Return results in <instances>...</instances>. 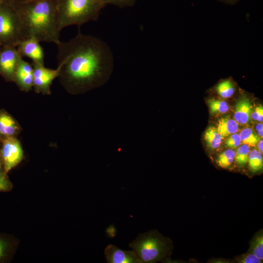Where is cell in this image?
Masks as SVG:
<instances>
[{"mask_svg": "<svg viewBox=\"0 0 263 263\" xmlns=\"http://www.w3.org/2000/svg\"><path fill=\"white\" fill-rule=\"evenodd\" d=\"M56 45L59 77L69 92L84 93L108 81L113 71V56L105 42L79 31L69 41Z\"/></svg>", "mask_w": 263, "mask_h": 263, "instance_id": "cell-1", "label": "cell"}, {"mask_svg": "<svg viewBox=\"0 0 263 263\" xmlns=\"http://www.w3.org/2000/svg\"><path fill=\"white\" fill-rule=\"evenodd\" d=\"M57 0H35L12 4L18 14L23 38H33L39 42L58 43Z\"/></svg>", "mask_w": 263, "mask_h": 263, "instance_id": "cell-2", "label": "cell"}, {"mask_svg": "<svg viewBox=\"0 0 263 263\" xmlns=\"http://www.w3.org/2000/svg\"><path fill=\"white\" fill-rule=\"evenodd\" d=\"M106 5L103 0H57L58 31L69 26H80L90 21H96Z\"/></svg>", "mask_w": 263, "mask_h": 263, "instance_id": "cell-3", "label": "cell"}, {"mask_svg": "<svg viewBox=\"0 0 263 263\" xmlns=\"http://www.w3.org/2000/svg\"><path fill=\"white\" fill-rule=\"evenodd\" d=\"M141 263H152L165 258L169 250L168 241L156 231L140 234L130 244Z\"/></svg>", "mask_w": 263, "mask_h": 263, "instance_id": "cell-4", "label": "cell"}, {"mask_svg": "<svg viewBox=\"0 0 263 263\" xmlns=\"http://www.w3.org/2000/svg\"><path fill=\"white\" fill-rule=\"evenodd\" d=\"M23 39L20 19L14 7L9 2L0 5V42L15 47Z\"/></svg>", "mask_w": 263, "mask_h": 263, "instance_id": "cell-5", "label": "cell"}, {"mask_svg": "<svg viewBox=\"0 0 263 263\" xmlns=\"http://www.w3.org/2000/svg\"><path fill=\"white\" fill-rule=\"evenodd\" d=\"M0 154L3 171L7 173L22 160L23 150L19 142L16 137L1 140Z\"/></svg>", "mask_w": 263, "mask_h": 263, "instance_id": "cell-6", "label": "cell"}, {"mask_svg": "<svg viewBox=\"0 0 263 263\" xmlns=\"http://www.w3.org/2000/svg\"><path fill=\"white\" fill-rule=\"evenodd\" d=\"M33 87L37 93L50 94V86L53 81L60 74V67L56 69L46 68L44 64L33 63Z\"/></svg>", "mask_w": 263, "mask_h": 263, "instance_id": "cell-7", "label": "cell"}, {"mask_svg": "<svg viewBox=\"0 0 263 263\" xmlns=\"http://www.w3.org/2000/svg\"><path fill=\"white\" fill-rule=\"evenodd\" d=\"M22 58L15 47L5 46L0 51V74L6 79L14 80L16 69Z\"/></svg>", "mask_w": 263, "mask_h": 263, "instance_id": "cell-8", "label": "cell"}, {"mask_svg": "<svg viewBox=\"0 0 263 263\" xmlns=\"http://www.w3.org/2000/svg\"><path fill=\"white\" fill-rule=\"evenodd\" d=\"M39 42L35 38H27L18 44L17 50L22 57H27L33 63L44 64V51Z\"/></svg>", "mask_w": 263, "mask_h": 263, "instance_id": "cell-9", "label": "cell"}, {"mask_svg": "<svg viewBox=\"0 0 263 263\" xmlns=\"http://www.w3.org/2000/svg\"><path fill=\"white\" fill-rule=\"evenodd\" d=\"M14 81L21 90L28 92L33 87V68L22 58L16 69Z\"/></svg>", "mask_w": 263, "mask_h": 263, "instance_id": "cell-10", "label": "cell"}, {"mask_svg": "<svg viewBox=\"0 0 263 263\" xmlns=\"http://www.w3.org/2000/svg\"><path fill=\"white\" fill-rule=\"evenodd\" d=\"M104 254L109 263H141L133 250H124L113 244L106 247Z\"/></svg>", "mask_w": 263, "mask_h": 263, "instance_id": "cell-11", "label": "cell"}, {"mask_svg": "<svg viewBox=\"0 0 263 263\" xmlns=\"http://www.w3.org/2000/svg\"><path fill=\"white\" fill-rule=\"evenodd\" d=\"M19 130L14 118L4 110H0V138L16 137Z\"/></svg>", "mask_w": 263, "mask_h": 263, "instance_id": "cell-12", "label": "cell"}, {"mask_svg": "<svg viewBox=\"0 0 263 263\" xmlns=\"http://www.w3.org/2000/svg\"><path fill=\"white\" fill-rule=\"evenodd\" d=\"M234 114V120L240 124H245L250 120L252 107L249 99L245 97H241L237 101Z\"/></svg>", "mask_w": 263, "mask_h": 263, "instance_id": "cell-13", "label": "cell"}, {"mask_svg": "<svg viewBox=\"0 0 263 263\" xmlns=\"http://www.w3.org/2000/svg\"><path fill=\"white\" fill-rule=\"evenodd\" d=\"M222 137L236 133L239 130L238 123L234 119L225 117L219 119L216 128Z\"/></svg>", "mask_w": 263, "mask_h": 263, "instance_id": "cell-14", "label": "cell"}, {"mask_svg": "<svg viewBox=\"0 0 263 263\" xmlns=\"http://www.w3.org/2000/svg\"><path fill=\"white\" fill-rule=\"evenodd\" d=\"M222 138L216 128L213 127L207 128L204 134V139L207 146L211 149H216L219 147Z\"/></svg>", "mask_w": 263, "mask_h": 263, "instance_id": "cell-15", "label": "cell"}, {"mask_svg": "<svg viewBox=\"0 0 263 263\" xmlns=\"http://www.w3.org/2000/svg\"><path fill=\"white\" fill-rule=\"evenodd\" d=\"M247 162L252 171L256 172L260 171L263 166L262 153L257 150H252L249 153Z\"/></svg>", "mask_w": 263, "mask_h": 263, "instance_id": "cell-16", "label": "cell"}, {"mask_svg": "<svg viewBox=\"0 0 263 263\" xmlns=\"http://www.w3.org/2000/svg\"><path fill=\"white\" fill-rule=\"evenodd\" d=\"M249 252L254 254L260 260H263V234L262 230L257 233L253 238Z\"/></svg>", "mask_w": 263, "mask_h": 263, "instance_id": "cell-17", "label": "cell"}, {"mask_svg": "<svg viewBox=\"0 0 263 263\" xmlns=\"http://www.w3.org/2000/svg\"><path fill=\"white\" fill-rule=\"evenodd\" d=\"M216 90L218 94L224 98L231 97L235 92L234 83L230 79H226L220 82Z\"/></svg>", "mask_w": 263, "mask_h": 263, "instance_id": "cell-18", "label": "cell"}, {"mask_svg": "<svg viewBox=\"0 0 263 263\" xmlns=\"http://www.w3.org/2000/svg\"><path fill=\"white\" fill-rule=\"evenodd\" d=\"M241 140L249 147H254L260 141V137L255 133L252 129L246 128L243 129L239 134Z\"/></svg>", "mask_w": 263, "mask_h": 263, "instance_id": "cell-19", "label": "cell"}, {"mask_svg": "<svg viewBox=\"0 0 263 263\" xmlns=\"http://www.w3.org/2000/svg\"><path fill=\"white\" fill-rule=\"evenodd\" d=\"M235 156V151L228 149L221 153L217 159V163L222 168H229L233 163Z\"/></svg>", "mask_w": 263, "mask_h": 263, "instance_id": "cell-20", "label": "cell"}, {"mask_svg": "<svg viewBox=\"0 0 263 263\" xmlns=\"http://www.w3.org/2000/svg\"><path fill=\"white\" fill-rule=\"evenodd\" d=\"M211 113H225L229 110L226 101L216 99H210L207 101Z\"/></svg>", "mask_w": 263, "mask_h": 263, "instance_id": "cell-21", "label": "cell"}, {"mask_svg": "<svg viewBox=\"0 0 263 263\" xmlns=\"http://www.w3.org/2000/svg\"><path fill=\"white\" fill-rule=\"evenodd\" d=\"M249 147L245 144L240 146L235 152L236 163L241 167L244 166L248 162Z\"/></svg>", "mask_w": 263, "mask_h": 263, "instance_id": "cell-22", "label": "cell"}, {"mask_svg": "<svg viewBox=\"0 0 263 263\" xmlns=\"http://www.w3.org/2000/svg\"><path fill=\"white\" fill-rule=\"evenodd\" d=\"M236 260L238 263H260L263 261L254 254L250 252L237 257Z\"/></svg>", "mask_w": 263, "mask_h": 263, "instance_id": "cell-23", "label": "cell"}, {"mask_svg": "<svg viewBox=\"0 0 263 263\" xmlns=\"http://www.w3.org/2000/svg\"><path fill=\"white\" fill-rule=\"evenodd\" d=\"M6 174L4 171H0V191H9L13 188L12 184Z\"/></svg>", "mask_w": 263, "mask_h": 263, "instance_id": "cell-24", "label": "cell"}, {"mask_svg": "<svg viewBox=\"0 0 263 263\" xmlns=\"http://www.w3.org/2000/svg\"><path fill=\"white\" fill-rule=\"evenodd\" d=\"M107 5V4H112L118 6L120 8H125L127 7H132L133 6L136 0H103Z\"/></svg>", "mask_w": 263, "mask_h": 263, "instance_id": "cell-25", "label": "cell"}, {"mask_svg": "<svg viewBox=\"0 0 263 263\" xmlns=\"http://www.w3.org/2000/svg\"><path fill=\"white\" fill-rule=\"evenodd\" d=\"M241 143L240 135L238 133H234L227 138L225 145L230 149H234L239 147Z\"/></svg>", "mask_w": 263, "mask_h": 263, "instance_id": "cell-26", "label": "cell"}, {"mask_svg": "<svg viewBox=\"0 0 263 263\" xmlns=\"http://www.w3.org/2000/svg\"><path fill=\"white\" fill-rule=\"evenodd\" d=\"M251 117L252 118L261 122L263 121V108L262 105H260L256 108L253 113H251Z\"/></svg>", "mask_w": 263, "mask_h": 263, "instance_id": "cell-27", "label": "cell"}, {"mask_svg": "<svg viewBox=\"0 0 263 263\" xmlns=\"http://www.w3.org/2000/svg\"><path fill=\"white\" fill-rule=\"evenodd\" d=\"M8 246V243L0 238V260L6 255Z\"/></svg>", "mask_w": 263, "mask_h": 263, "instance_id": "cell-28", "label": "cell"}, {"mask_svg": "<svg viewBox=\"0 0 263 263\" xmlns=\"http://www.w3.org/2000/svg\"><path fill=\"white\" fill-rule=\"evenodd\" d=\"M256 130L257 131L258 134L263 137V125L262 122L260 123L256 126Z\"/></svg>", "mask_w": 263, "mask_h": 263, "instance_id": "cell-29", "label": "cell"}, {"mask_svg": "<svg viewBox=\"0 0 263 263\" xmlns=\"http://www.w3.org/2000/svg\"><path fill=\"white\" fill-rule=\"evenodd\" d=\"M35 0H8V2L12 4L21 3Z\"/></svg>", "mask_w": 263, "mask_h": 263, "instance_id": "cell-30", "label": "cell"}, {"mask_svg": "<svg viewBox=\"0 0 263 263\" xmlns=\"http://www.w3.org/2000/svg\"><path fill=\"white\" fill-rule=\"evenodd\" d=\"M263 139L260 140L259 142L258 143V147L259 148V151L263 153Z\"/></svg>", "mask_w": 263, "mask_h": 263, "instance_id": "cell-31", "label": "cell"}, {"mask_svg": "<svg viewBox=\"0 0 263 263\" xmlns=\"http://www.w3.org/2000/svg\"><path fill=\"white\" fill-rule=\"evenodd\" d=\"M1 144V143H0ZM0 171H4L0 154Z\"/></svg>", "mask_w": 263, "mask_h": 263, "instance_id": "cell-32", "label": "cell"}, {"mask_svg": "<svg viewBox=\"0 0 263 263\" xmlns=\"http://www.w3.org/2000/svg\"><path fill=\"white\" fill-rule=\"evenodd\" d=\"M6 2H8V0H0V5Z\"/></svg>", "mask_w": 263, "mask_h": 263, "instance_id": "cell-33", "label": "cell"}, {"mask_svg": "<svg viewBox=\"0 0 263 263\" xmlns=\"http://www.w3.org/2000/svg\"><path fill=\"white\" fill-rule=\"evenodd\" d=\"M1 139L0 138V144L1 143Z\"/></svg>", "mask_w": 263, "mask_h": 263, "instance_id": "cell-34", "label": "cell"}]
</instances>
